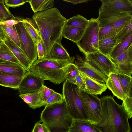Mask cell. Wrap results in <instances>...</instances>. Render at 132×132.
Instances as JSON below:
<instances>
[{"instance_id": "6da1fadb", "label": "cell", "mask_w": 132, "mask_h": 132, "mask_svg": "<svg viewBox=\"0 0 132 132\" xmlns=\"http://www.w3.org/2000/svg\"><path fill=\"white\" fill-rule=\"evenodd\" d=\"M32 19L40 33L44 57H48L54 43H61L62 31L67 19L56 7L34 13Z\"/></svg>"}, {"instance_id": "7a4b0ae2", "label": "cell", "mask_w": 132, "mask_h": 132, "mask_svg": "<svg viewBox=\"0 0 132 132\" xmlns=\"http://www.w3.org/2000/svg\"><path fill=\"white\" fill-rule=\"evenodd\" d=\"M101 99V121L94 125L101 132H130L129 116L122 105L110 95L102 97Z\"/></svg>"}, {"instance_id": "3957f363", "label": "cell", "mask_w": 132, "mask_h": 132, "mask_svg": "<svg viewBox=\"0 0 132 132\" xmlns=\"http://www.w3.org/2000/svg\"><path fill=\"white\" fill-rule=\"evenodd\" d=\"M75 59L71 56L64 60L46 57L38 59L31 64L29 71L44 80L59 84L66 80L65 75L72 69Z\"/></svg>"}, {"instance_id": "277c9868", "label": "cell", "mask_w": 132, "mask_h": 132, "mask_svg": "<svg viewBox=\"0 0 132 132\" xmlns=\"http://www.w3.org/2000/svg\"><path fill=\"white\" fill-rule=\"evenodd\" d=\"M40 119L51 132H68L73 120L68 113L64 99L61 102L45 107Z\"/></svg>"}, {"instance_id": "5b68a950", "label": "cell", "mask_w": 132, "mask_h": 132, "mask_svg": "<svg viewBox=\"0 0 132 132\" xmlns=\"http://www.w3.org/2000/svg\"><path fill=\"white\" fill-rule=\"evenodd\" d=\"M77 86L66 80L63 84L62 95L68 113L73 120H87L80 98Z\"/></svg>"}, {"instance_id": "8992f818", "label": "cell", "mask_w": 132, "mask_h": 132, "mask_svg": "<svg viewBox=\"0 0 132 132\" xmlns=\"http://www.w3.org/2000/svg\"><path fill=\"white\" fill-rule=\"evenodd\" d=\"M97 19L99 28L106 26L113 27L117 33L132 20V14L115 11L102 3Z\"/></svg>"}, {"instance_id": "52a82bcc", "label": "cell", "mask_w": 132, "mask_h": 132, "mask_svg": "<svg viewBox=\"0 0 132 132\" xmlns=\"http://www.w3.org/2000/svg\"><path fill=\"white\" fill-rule=\"evenodd\" d=\"M99 23L97 19L91 18L83 35L76 44L80 51L85 55L98 51Z\"/></svg>"}, {"instance_id": "ba28073f", "label": "cell", "mask_w": 132, "mask_h": 132, "mask_svg": "<svg viewBox=\"0 0 132 132\" xmlns=\"http://www.w3.org/2000/svg\"><path fill=\"white\" fill-rule=\"evenodd\" d=\"M79 93L87 120L94 124L99 122L102 112L101 99L79 88Z\"/></svg>"}, {"instance_id": "9c48e42d", "label": "cell", "mask_w": 132, "mask_h": 132, "mask_svg": "<svg viewBox=\"0 0 132 132\" xmlns=\"http://www.w3.org/2000/svg\"><path fill=\"white\" fill-rule=\"evenodd\" d=\"M15 26L19 38L20 48L31 64L37 60L36 45L27 31L22 22Z\"/></svg>"}, {"instance_id": "30bf717a", "label": "cell", "mask_w": 132, "mask_h": 132, "mask_svg": "<svg viewBox=\"0 0 132 132\" xmlns=\"http://www.w3.org/2000/svg\"><path fill=\"white\" fill-rule=\"evenodd\" d=\"M85 60L108 77L111 73L119 72L115 64L108 55L98 51L85 55Z\"/></svg>"}, {"instance_id": "8fae6325", "label": "cell", "mask_w": 132, "mask_h": 132, "mask_svg": "<svg viewBox=\"0 0 132 132\" xmlns=\"http://www.w3.org/2000/svg\"><path fill=\"white\" fill-rule=\"evenodd\" d=\"M44 80L28 71L22 79L18 88L19 94H24L39 90L44 85Z\"/></svg>"}, {"instance_id": "7c38bea8", "label": "cell", "mask_w": 132, "mask_h": 132, "mask_svg": "<svg viewBox=\"0 0 132 132\" xmlns=\"http://www.w3.org/2000/svg\"><path fill=\"white\" fill-rule=\"evenodd\" d=\"M75 64L79 71L101 83L106 84L108 77L94 67L79 55H76Z\"/></svg>"}, {"instance_id": "4fadbf2b", "label": "cell", "mask_w": 132, "mask_h": 132, "mask_svg": "<svg viewBox=\"0 0 132 132\" xmlns=\"http://www.w3.org/2000/svg\"><path fill=\"white\" fill-rule=\"evenodd\" d=\"M111 59L116 65L119 73L131 76L132 74V45L126 51L116 57Z\"/></svg>"}, {"instance_id": "5bb4252c", "label": "cell", "mask_w": 132, "mask_h": 132, "mask_svg": "<svg viewBox=\"0 0 132 132\" xmlns=\"http://www.w3.org/2000/svg\"><path fill=\"white\" fill-rule=\"evenodd\" d=\"M82 77L85 84V88L83 90L89 94L94 95H101L107 89L106 84L101 83L79 72Z\"/></svg>"}, {"instance_id": "9a60e30c", "label": "cell", "mask_w": 132, "mask_h": 132, "mask_svg": "<svg viewBox=\"0 0 132 132\" xmlns=\"http://www.w3.org/2000/svg\"><path fill=\"white\" fill-rule=\"evenodd\" d=\"M100 1L112 10L132 14V0H100Z\"/></svg>"}, {"instance_id": "2e32d148", "label": "cell", "mask_w": 132, "mask_h": 132, "mask_svg": "<svg viewBox=\"0 0 132 132\" xmlns=\"http://www.w3.org/2000/svg\"><path fill=\"white\" fill-rule=\"evenodd\" d=\"M28 71L19 64L0 59V72L23 77Z\"/></svg>"}, {"instance_id": "e0dca14e", "label": "cell", "mask_w": 132, "mask_h": 132, "mask_svg": "<svg viewBox=\"0 0 132 132\" xmlns=\"http://www.w3.org/2000/svg\"><path fill=\"white\" fill-rule=\"evenodd\" d=\"M106 86L118 99L123 101L126 97L118 80L116 73H110L108 77Z\"/></svg>"}, {"instance_id": "ac0fdd59", "label": "cell", "mask_w": 132, "mask_h": 132, "mask_svg": "<svg viewBox=\"0 0 132 132\" xmlns=\"http://www.w3.org/2000/svg\"><path fill=\"white\" fill-rule=\"evenodd\" d=\"M68 132H101L87 120H73Z\"/></svg>"}, {"instance_id": "d6986e66", "label": "cell", "mask_w": 132, "mask_h": 132, "mask_svg": "<svg viewBox=\"0 0 132 132\" xmlns=\"http://www.w3.org/2000/svg\"><path fill=\"white\" fill-rule=\"evenodd\" d=\"M3 41L13 53L20 64L29 71L31 64L20 48L10 40L6 39Z\"/></svg>"}, {"instance_id": "ffe728a7", "label": "cell", "mask_w": 132, "mask_h": 132, "mask_svg": "<svg viewBox=\"0 0 132 132\" xmlns=\"http://www.w3.org/2000/svg\"><path fill=\"white\" fill-rule=\"evenodd\" d=\"M23 77L11 73L0 72V85L18 89Z\"/></svg>"}, {"instance_id": "44dd1931", "label": "cell", "mask_w": 132, "mask_h": 132, "mask_svg": "<svg viewBox=\"0 0 132 132\" xmlns=\"http://www.w3.org/2000/svg\"><path fill=\"white\" fill-rule=\"evenodd\" d=\"M19 95L31 108L35 109L44 106L40 90L32 93L19 94Z\"/></svg>"}, {"instance_id": "7402d4cb", "label": "cell", "mask_w": 132, "mask_h": 132, "mask_svg": "<svg viewBox=\"0 0 132 132\" xmlns=\"http://www.w3.org/2000/svg\"><path fill=\"white\" fill-rule=\"evenodd\" d=\"M84 30L80 28L65 26L62 31V37L76 43L81 38Z\"/></svg>"}, {"instance_id": "603a6c76", "label": "cell", "mask_w": 132, "mask_h": 132, "mask_svg": "<svg viewBox=\"0 0 132 132\" xmlns=\"http://www.w3.org/2000/svg\"><path fill=\"white\" fill-rule=\"evenodd\" d=\"M22 22L27 31L36 45L41 41L38 27L34 21L33 23V19L26 18L23 19Z\"/></svg>"}, {"instance_id": "cb8c5ba5", "label": "cell", "mask_w": 132, "mask_h": 132, "mask_svg": "<svg viewBox=\"0 0 132 132\" xmlns=\"http://www.w3.org/2000/svg\"><path fill=\"white\" fill-rule=\"evenodd\" d=\"M132 45V33L117 44L108 56L113 59L126 51Z\"/></svg>"}, {"instance_id": "d4e9b609", "label": "cell", "mask_w": 132, "mask_h": 132, "mask_svg": "<svg viewBox=\"0 0 132 132\" xmlns=\"http://www.w3.org/2000/svg\"><path fill=\"white\" fill-rule=\"evenodd\" d=\"M70 57L61 43L56 42L52 47L49 57L48 58L57 60H64L68 59Z\"/></svg>"}, {"instance_id": "484cf974", "label": "cell", "mask_w": 132, "mask_h": 132, "mask_svg": "<svg viewBox=\"0 0 132 132\" xmlns=\"http://www.w3.org/2000/svg\"><path fill=\"white\" fill-rule=\"evenodd\" d=\"M115 36L99 40L98 51L102 54L108 56L117 44L114 39Z\"/></svg>"}, {"instance_id": "4316f807", "label": "cell", "mask_w": 132, "mask_h": 132, "mask_svg": "<svg viewBox=\"0 0 132 132\" xmlns=\"http://www.w3.org/2000/svg\"><path fill=\"white\" fill-rule=\"evenodd\" d=\"M54 2V0H30L28 2L32 11L35 13L52 8Z\"/></svg>"}, {"instance_id": "83f0119b", "label": "cell", "mask_w": 132, "mask_h": 132, "mask_svg": "<svg viewBox=\"0 0 132 132\" xmlns=\"http://www.w3.org/2000/svg\"><path fill=\"white\" fill-rule=\"evenodd\" d=\"M118 80L126 96L132 95V77L119 72L117 74Z\"/></svg>"}, {"instance_id": "f1b7e54d", "label": "cell", "mask_w": 132, "mask_h": 132, "mask_svg": "<svg viewBox=\"0 0 132 132\" xmlns=\"http://www.w3.org/2000/svg\"><path fill=\"white\" fill-rule=\"evenodd\" d=\"M89 22V20L80 15L78 14L67 19L65 26L78 27L85 30Z\"/></svg>"}, {"instance_id": "f546056e", "label": "cell", "mask_w": 132, "mask_h": 132, "mask_svg": "<svg viewBox=\"0 0 132 132\" xmlns=\"http://www.w3.org/2000/svg\"><path fill=\"white\" fill-rule=\"evenodd\" d=\"M5 34L6 39L11 41L19 48L20 47L18 35L15 26L8 27L4 25H1Z\"/></svg>"}, {"instance_id": "4dcf8cb0", "label": "cell", "mask_w": 132, "mask_h": 132, "mask_svg": "<svg viewBox=\"0 0 132 132\" xmlns=\"http://www.w3.org/2000/svg\"><path fill=\"white\" fill-rule=\"evenodd\" d=\"M0 59L20 64L13 53L4 42L0 48Z\"/></svg>"}, {"instance_id": "1f68e13d", "label": "cell", "mask_w": 132, "mask_h": 132, "mask_svg": "<svg viewBox=\"0 0 132 132\" xmlns=\"http://www.w3.org/2000/svg\"><path fill=\"white\" fill-rule=\"evenodd\" d=\"M132 33V20L129 22L117 34L114 38L117 44Z\"/></svg>"}, {"instance_id": "d6a6232c", "label": "cell", "mask_w": 132, "mask_h": 132, "mask_svg": "<svg viewBox=\"0 0 132 132\" xmlns=\"http://www.w3.org/2000/svg\"><path fill=\"white\" fill-rule=\"evenodd\" d=\"M117 34L115 29L112 26H106L99 28V40L115 36Z\"/></svg>"}, {"instance_id": "836d02e7", "label": "cell", "mask_w": 132, "mask_h": 132, "mask_svg": "<svg viewBox=\"0 0 132 132\" xmlns=\"http://www.w3.org/2000/svg\"><path fill=\"white\" fill-rule=\"evenodd\" d=\"M62 94L55 92L47 100L45 103L44 106H47L50 105L61 102L63 100Z\"/></svg>"}, {"instance_id": "e575fe53", "label": "cell", "mask_w": 132, "mask_h": 132, "mask_svg": "<svg viewBox=\"0 0 132 132\" xmlns=\"http://www.w3.org/2000/svg\"><path fill=\"white\" fill-rule=\"evenodd\" d=\"M126 96L121 105L128 114L129 119H130L132 117V95Z\"/></svg>"}, {"instance_id": "d590c367", "label": "cell", "mask_w": 132, "mask_h": 132, "mask_svg": "<svg viewBox=\"0 0 132 132\" xmlns=\"http://www.w3.org/2000/svg\"><path fill=\"white\" fill-rule=\"evenodd\" d=\"M79 74V71L76 65L74 63L71 69L66 74L65 76L66 80L70 83L76 85V77Z\"/></svg>"}, {"instance_id": "8d00e7d4", "label": "cell", "mask_w": 132, "mask_h": 132, "mask_svg": "<svg viewBox=\"0 0 132 132\" xmlns=\"http://www.w3.org/2000/svg\"><path fill=\"white\" fill-rule=\"evenodd\" d=\"M4 3V0H0V12L3 14L6 20L15 19L16 17L11 13Z\"/></svg>"}, {"instance_id": "74e56055", "label": "cell", "mask_w": 132, "mask_h": 132, "mask_svg": "<svg viewBox=\"0 0 132 132\" xmlns=\"http://www.w3.org/2000/svg\"><path fill=\"white\" fill-rule=\"evenodd\" d=\"M43 101L44 104L48 98L55 91L43 85L40 90Z\"/></svg>"}, {"instance_id": "f35d334b", "label": "cell", "mask_w": 132, "mask_h": 132, "mask_svg": "<svg viewBox=\"0 0 132 132\" xmlns=\"http://www.w3.org/2000/svg\"><path fill=\"white\" fill-rule=\"evenodd\" d=\"M29 0H5L4 3L6 7L8 8L10 7H15L28 2Z\"/></svg>"}, {"instance_id": "ab89813d", "label": "cell", "mask_w": 132, "mask_h": 132, "mask_svg": "<svg viewBox=\"0 0 132 132\" xmlns=\"http://www.w3.org/2000/svg\"><path fill=\"white\" fill-rule=\"evenodd\" d=\"M23 19L16 17L15 19L0 20V26L4 25L8 27H12L19 22H22Z\"/></svg>"}, {"instance_id": "60d3db41", "label": "cell", "mask_w": 132, "mask_h": 132, "mask_svg": "<svg viewBox=\"0 0 132 132\" xmlns=\"http://www.w3.org/2000/svg\"><path fill=\"white\" fill-rule=\"evenodd\" d=\"M76 85L79 89L82 90H83L85 88V85L84 80L79 72V74L76 77Z\"/></svg>"}, {"instance_id": "b9f144b4", "label": "cell", "mask_w": 132, "mask_h": 132, "mask_svg": "<svg viewBox=\"0 0 132 132\" xmlns=\"http://www.w3.org/2000/svg\"><path fill=\"white\" fill-rule=\"evenodd\" d=\"M38 59H40L44 57V51L43 45L40 41L36 45Z\"/></svg>"}, {"instance_id": "7bdbcfd3", "label": "cell", "mask_w": 132, "mask_h": 132, "mask_svg": "<svg viewBox=\"0 0 132 132\" xmlns=\"http://www.w3.org/2000/svg\"><path fill=\"white\" fill-rule=\"evenodd\" d=\"M40 120L38 126V132H49L50 131L47 127Z\"/></svg>"}, {"instance_id": "ee69618b", "label": "cell", "mask_w": 132, "mask_h": 132, "mask_svg": "<svg viewBox=\"0 0 132 132\" xmlns=\"http://www.w3.org/2000/svg\"><path fill=\"white\" fill-rule=\"evenodd\" d=\"M89 1V0H63V1L70 3L73 5L83 3H87Z\"/></svg>"}, {"instance_id": "f6af8a7d", "label": "cell", "mask_w": 132, "mask_h": 132, "mask_svg": "<svg viewBox=\"0 0 132 132\" xmlns=\"http://www.w3.org/2000/svg\"><path fill=\"white\" fill-rule=\"evenodd\" d=\"M6 39V37L4 31L0 26V40L4 41Z\"/></svg>"}, {"instance_id": "bcb514c9", "label": "cell", "mask_w": 132, "mask_h": 132, "mask_svg": "<svg viewBox=\"0 0 132 132\" xmlns=\"http://www.w3.org/2000/svg\"><path fill=\"white\" fill-rule=\"evenodd\" d=\"M40 121V120L39 121L35 124L32 132H38V126Z\"/></svg>"}, {"instance_id": "7dc6e473", "label": "cell", "mask_w": 132, "mask_h": 132, "mask_svg": "<svg viewBox=\"0 0 132 132\" xmlns=\"http://www.w3.org/2000/svg\"><path fill=\"white\" fill-rule=\"evenodd\" d=\"M6 20L3 14L0 12V20L3 21Z\"/></svg>"}, {"instance_id": "c3c4849f", "label": "cell", "mask_w": 132, "mask_h": 132, "mask_svg": "<svg viewBox=\"0 0 132 132\" xmlns=\"http://www.w3.org/2000/svg\"><path fill=\"white\" fill-rule=\"evenodd\" d=\"M4 43V41L0 40V48L3 44Z\"/></svg>"}, {"instance_id": "681fc988", "label": "cell", "mask_w": 132, "mask_h": 132, "mask_svg": "<svg viewBox=\"0 0 132 132\" xmlns=\"http://www.w3.org/2000/svg\"><path fill=\"white\" fill-rule=\"evenodd\" d=\"M49 132H51L50 131Z\"/></svg>"}]
</instances>
